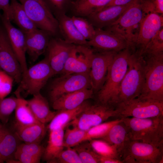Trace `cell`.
I'll list each match as a JSON object with an SVG mask.
<instances>
[{
	"mask_svg": "<svg viewBox=\"0 0 163 163\" xmlns=\"http://www.w3.org/2000/svg\"><path fill=\"white\" fill-rule=\"evenodd\" d=\"M14 157L20 163H40L41 158L17 150L15 154Z\"/></svg>",
	"mask_w": 163,
	"mask_h": 163,
	"instance_id": "cell-43",
	"label": "cell"
},
{
	"mask_svg": "<svg viewBox=\"0 0 163 163\" xmlns=\"http://www.w3.org/2000/svg\"><path fill=\"white\" fill-rule=\"evenodd\" d=\"M21 141L11 127L0 122V163L15 159V154Z\"/></svg>",
	"mask_w": 163,
	"mask_h": 163,
	"instance_id": "cell-20",
	"label": "cell"
},
{
	"mask_svg": "<svg viewBox=\"0 0 163 163\" xmlns=\"http://www.w3.org/2000/svg\"><path fill=\"white\" fill-rule=\"evenodd\" d=\"M111 0H76L72 2L75 14L88 17L106 6Z\"/></svg>",
	"mask_w": 163,
	"mask_h": 163,
	"instance_id": "cell-31",
	"label": "cell"
},
{
	"mask_svg": "<svg viewBox=\"0 0 163 163\" xmlns=\"http://www.w3.org/2000/svg\"><path fill=\"white\" fill-rule=\"evenodd\" d=\"M145 82L143 58L141 55L131 52L127 70L121 82L114 107L119 104L139 96L142 92Z\"/></svg>",
	"mask_w": 163,
	"mask_h": 163,
	"instance_id": "cell-2",
	"label": "cell"
},
{
	"mask_svg": "<svg viewBox=\"0 0 163 163\" xmlns=\"http://www.w3.org/2000/svg\"><path fill=\"white\" fill-rule=\"evenodd\" d=\"M132 0H111L109 3L103 8L111 6L124 5L130 3Z\"/></svg>",
	"mask_w": 163,
	"mask_h": 163,
	"instance_id": "cell-45",
	"label": "cell"
},
{
	"mask_svg": "<svg viewBox=\"0 0 163 163\" xmlns=\"http://www.w3.org/2000/svg\"><path fill=\"white\" fill-rule=\"evenodd\" d=\"M122 120V119L118 118L111 121L102 123L91 128L86 131L83 141L101 138L107 134L113 125Z\"/></svg>",
	"mask_w": 163,
	"mask_h": 163,
	"instance_id": "cell-35",
	"label": "cell"
},
{
	"mask_svg": "<svg viewBox=\"0 0 163 163\" xmlns=\"http://www.w3.org/2000/svg\"><path fill=\"white\" fill-rule=\"evenodd\" d=\"M145 82L139 96L163 102V53H143Z\"/></svg>",
	"mask_w": 163,
	"mask_h": 163,
	"instance_id": "cell-4",
	"label": "cell"
},
{
	"mask_svg": "<svg viewBox=\"0 0 163 163\" xmlns=\"http://www.w3.org/2000/svg\"><path fill=\"white\" fill-rule=\"evenodd\" d=\"M27 101L34 117L41 123L46 124L50 122L56 113L50 110L48 101L40 93L33 95Z\"/></svg>",
	"mask_w": 163,
	"mask_h": 163,
	"instance_id": "cell-26",
	"label": "cell"
},
{
	"mask_svg": "<svg viewBox=\"0 0 163 163\" xmlns=\"http://www.w3.org/2000/svg\"><path fill=\"white\" fill-rule=\"evenodd\" d=\"M17 101L16 97L0 98V122L2 124L8 123L11 114L14 111Z\"/></svg>",
	"mask_w": 163,
	"mask_h": 163,
	"instance_id": "cell-36",
	"label": "cell"
},
{
	"mask_svg": "<svg viewBox=\"0 0 163 163\" xmlns=\"http://www.w3.org/2000/svg\"><path fill=\"white\" fill-rule=\"evenodd\" d=\"M16 97L17 101L14 110L15 121L13 125L24 126L40 122L33 114L27 101L21 96Z\"/></svg>",
	"mask_w": 163,
	"mask_h": 163,
	"instance_id": "cell-30",
	"label": "cell"
},
{
	"mask_svg": "<svg viewBox=\"0 0 163 163\" xmlns=\"http://www.w3.org/2000/svg\"><path fill=\"white\" fill-rule=\"evenodd\" d=\"M54 75L46 56L43 59L28 68L22 76L14 92L15 96L34 95L40 93L47 81Z\"/></svg>",
	"mask_w": 163,
	"mask_h": 163,
	"instance_id": "cell-7",
	"label": "cell"
},
{
	"mask_svg": "<svg viewBox=\"0 0 163 163\" xmlns=\"http://www.w3.org/2000/svg\"><path fill=\"white\" fill-rule=\"evenodd\" d=\"M51 35L48 32L39 29L25 34L26 53L33 62L46 51Z\"/></svg>",
	"mask_w": 163,
	"mask_h": 163,
	"instance_id": "cell-19",
	"label": "cell"
},
{
	"mask_svg": "<svg viewBox=\"0 0 163 163\" xmlns=\"http://www.w3.org/2000/svg\"><path fill=\"white\" fill-rule=\"evenodd\" d=\"M116 117L144 118L163 116V102L140 96L117 105Z\"/></svg>",
	"mask_w": 163,
	"mask_h": 163,
	"instance_id": "cell-8",
	"label": "cell"
},
{
	"mask_svg": "<svg viewBox=\"0 0 163 163\" xmlns=\"http://www.w3.org/2000/svg\"><path fill=\"white\" fill-rule=\"evenodd\" d=\"M129 138L128 129L122 120L113 125L100 139L115 146L120 156L124 143Z\"/></svg>",
	"mask_w": 163,
	"mask_h": 163,
	"instance_id": "cell-29",
	"label": "cell"
},
{
	"mask_svg": "<svg viewBox=\"0 0 163 163\" xmlns=\"http://www.w3.org/2000/svg\"><path fill=\"white\" fill-rule=\"evenodd\" d=\"M131 139L156 145H163V116L144 118H122Z\"/></svg>",
	"mask_w": 163,
	"mask_h": 163,
	"instance_id": "cell-3",
	"label": "cell"
},
{
	"mask_svg": "<svg viewBox=\"0 0 163 163\" xmlns=\"http://www.w3.org/2000/svg\"><path fill=\"white\" fill-rule=\"evenodd\" d=\"M44 149L40 143H24L19 145L17 150L41 158Z\"/></svg>",
	"mask_w": 163,
	"mask_h": 163,
	"instance_id": "cell-41",
	"label": "cell"
},
{
	"mask_svg": "<svg viewBox=\"0 0 163 163\" xmlns=\"http://www.w3.org/2000/svg\"><path fill=\"white\" fill-rule=\"evenodd\" d=\"M9 20L15 24L24 34L38 29L17 0H10Z\"/></svg>",
	"mask_w": 163,
	"mask_h": 163,
	"instance_id": "cell-25",
	"label": "cell"
},
{
	"mask_svg": "<svg viewBox=\"0 0 163 163\" xmlns=\"http://www.w3.org/2000/svg\"><path fill=\"white\" fill-rule=\"evenodd\" d=\"M122 5L107 7L87 17L95 28H106L116 22L132 2Z\"/></svg>",
	"mask_w": 163,
	"mask_h": 163,
	"instance_id": "cell-21",
	"label": "cell"
},
{
	"mask_svg": "<svg viewBox=\"0 0 163 163\" xmlns=\"http://www.w3.org/2000/svg\"><path fill=\"white\" fill-rule=\"evenodd\" d=\"M163 14L154 12L145 14L136 40L130 50L141 55L148 43L163 28Z\"/></svg>",
	"mask_w": 163,
	"mask_h": 163,
	"instance_id": "cell-12",
	"label": "cell"
},
{
	"mask_svg": "<svg viewBox=\"0 0 163 163\" xmlns=\"http://www.w3.org/2000/svg\"><path fill=\"white\" fill-rule=\"evenodd\" d=\"M163 53V28H161L146 46L143 53ZM141 54V55H142Z\"/></svg>",
	"mask_w": 163,
	"mask_h": 163,
	"instance_id": "cell-39",
	"label": "cell"
},
{
	"mask_svg": "<svg viewBox=\"0 0 163 163\" xmlns=\"http://www.w3.org/2000/svg\"><path fill=\"white\" fill-rule=\"evenodd\" d=\"M59 29L66 42L75 45L88 46V41L78 31L71 17L62 13L57 15Z\"/></svg>",
	"mask_w": 163,
	"mask_h": 163,
	"instance_id": "cell-24",
	"label": "cell"
},
{
	"mask_svg": "<svg viewBox=\"0 0 163 163\" xmlns=\"http://www.w3.org/2000/svg\"><path fill=\"white\" fill-rule=\"evenodd\" d=\"M11 127L20 140L25 143H40L47 129L45 124L40 122L24 126L12 124Z\"/></svg>",
	"mask_w": 163,
	"mask_h": 163,
	"instance_id": "cell-23",
	"label": "cell"
},
{
	"mask_svg": "<svg viewBox=\"0 0 163 163\" xmlns=\"http://www.w3.org/2000/svg\"><path fill=\"white\" fill-rule=\"evenodd\" d=\"M123 163H163V145L128 139L120 155Z\"/></svg>",
	"mask_w": 163,
	"mask_h": 163,
	"instance_id": "cell-6",
	"label": "cell"
},
{
	"mask_svg": "<svg viewBox=\"0 0 163 163\" xmlns=\"http://www.w3.org/2000/svg\"><path fill=\"white\" fill-rule=\"evenodd\" d=\"M0 19L5 30L11 47L20 63L23 75L28 69L26 57L25 34L19 29L14 27L9 20L0 13Z\"/></svg>",
	"mask_w": 163,
	"mask_h": 163,
	"instance_id": "cell-18",
	"label": "cell"
},
{
	"mask_svg": "<svg viewBox=\"0 0 163 163\" xmlns=\"http://www.w3.org/2000/svg\"><path fill=\"white\" fill-rule=\"evenodd\" d=\"M94 51L89 75L91 88L95 94L103 85L109 67L117 53Z\"/></svg>",
	"mask_w": 163,
	"mask_h": 163,
	"instance_id": "cell-14",
	"label": "cell"
},
{
	"mask_svg": "<svg viewBox=\"0 0 163 163\" xmlns=\"http://www.w3.org/2000/svg\"><path fill=\"white\" fill-rule=\"evenodd\" d=\"M144 14L140 0H133L118 19L105 29L122 37L127 42V48L131 49L137 39Z\"/></svg>",
	"mask_w": 163,
	"mask_h": 163,
	"instance_id": "cell-5",
	"label": "cell"
},
{
	"mask_svg": "<svg viewBox=\"0 0 163 163\" xmlns=\"http://www.w3.org/2000/svg\"><path fill=\"white\" fill-rule=\"evenodd\" d=\"M75 45L60 38L50 39L46 56L54 75L61 74Z\"/></svg>",
	"mask_w": 163,
	"mask_h": 163,
	"instance_id": "cell-17",
	"label": "cell"
},
{
	"mask_svg": "<svg viewBox=\"0 0 163 163\" xmlns=\"http://www.w3.org/2000/svg\"><path fill=\"white\" fill-rule=\"evenodd\" d=\"M72 148L76 150L82 163H99V155L93 150L89 141H83Z\"/></svg>",
	"mask_w": 163,
	"mask_h": 163,
	"instance_id": "cell-34",
	"label": "cell"
},
{
	"mask_svg": "<svg viewBox=\"0 0 163 163\" xmlns=\"http://www.w3.org/2000/svg\"><path fill=\"white\" fill-rule=\"evenodd\" d=\"M64 129L61 128L50 131L47 144L42 156L47 162L55 158L65 148L63 144Z\"/></svg>",
	"mask_w": 163,
	"mask_h": 163,
	"instance_id": "cell-28",
	"label": "cell"
},
{
	"mask_svg": "<svg viewBox=\"0 0 163 163\" xmlns=\"http://www.w3.org/2000/svg\"><path fill=\"white\" fill-rule=\"evenodd\" d=\"M91 88H85L63 94L52 102L53 109L57 110L75 108L94 96Z\"/></svg>",
	"mask_w": 163,
	"mask_h": 163,
	"instance_id": "cell-22",
	"label": "cell"
},
{
	"mask_svg": "<svg viewBox=\"0 0 163 163\" xmlns=\"http://www.w3.org/2000/svg\"><path fill=\"white\" fill-rule=\"evenodd\" d=\"M85 88H91L89 73L61 74L51 83L50 98L52 102L63 94Z\"/></svg>",
	"mask_w": 163,
	"mask_h": 163,
	"instance_id": "cell-10",
	"label": "cell"
},
{
	"mask_svg": "<svg viewBox=\"0 0 163 163\" xmlns=\"http://www.w3.org/2000/svg\"><path fill=\"white\" fill-rule=\"evenodd\" d=\"M99 160V163H123L121 160L104 157L100 155Z\"/></svg>",
	"mask_w": 163,
	"mask_h": 163,
	"instance_id": "cell-46",
	"label": "cell"
},
{
	"mask_svg": "<svg viewBox=\"0 0 163 163\" xmlns=\"http://www.w3.org/2000/svg\"><path fill=\"white\" fill-rule=\"evenodd\" d=\"M0 10L2 11V15L9 20L10 13V0H0Z\"/></svg>",
	"mask_w": 163,
	"mask_h": 163,
	"instance_id": "cell-44",
	"label": "cell"
},
{
	"mask_svg": "<svg viewBox=\"0 0 163 163\" xmlns=\"http://www.w3.org/2000/svg\"><path fill=\"white\" fill-rule=\"evenodd\" d=\"M93 37L88 41V46L98 52H118L127 47L126 41L111 31L95 28Z\"/></svg>",
	"mask_w": 163,
	"mask_h": 163,
	"instance_id": "cell-15",
	"label": "cell"
},
{
	"mask_svg": "<svg viewBox=\"0 0 163 163\" xmlns=\"http://www.w3.org/2000/svg\"><path fill=\"white\" fill-rule=\"evenodd\" d=\"M156 12L159 14H163V0H156Z\"/></svg>",
	"mask_w": 163,
	"mask_h": 163,
	"instance_id": "cell-47",
	"label": "cell"
},
{
	"mask_svg": "<svg viewBox=\"0 0 163 163\" xmlns=\"http://www.w3.org/2000/svg\"><path fill=\"white\" fill-rule=\"evenodd\" d=\"M35 0L39 2L40 3H41L42 5H43L46 8H47L48 10L51 11L50 8H49V7L47 5V4L45 2L44 0Z\"/></svg>",
	"mask_w": 163,
	"mask_h": 163,
	"instance_id": "cell-48",
	"label": "cell"
},
{
	"mask_svg": "<svg viewBox=\"0 0 163 163\" xmlns=\"http://www.w3.org/2000/svg\"><path fill=\"white\" fill-rule=\"evenodd\" d=\"M0 67L14 81L20 83L22 76V69L2 24L0 25Z\"/></svg>",
	"mask_w": 163,
	"mask_h": 163,
	"instance_id": "cell-13",
	"label": "cell"
},
{
	"mask_svg": "<svg viewBox=\"0 0 163 163\" xmlns=\"http://www.w3.org/2000/svg\"><path fill=\"white\" fill-rule=\"evenodd\" d=\"M14 81L11 76L0 70V98L6 97L11 93Z\"/></svg>",
	"mask_w": 163,
	"mask_h": 163,
	"instance_id": "cell-40",
	"label": "cell"
},
{
	"mask_svg": "<svg viewBox=\"0 0 163 163\" xmlns=\"http://www.w3.org/2000/svg\"><path fill=\"white\" fill-rule=\"evenodd\" d=\"M71 18L78 31L87 41L93 37L95 34V28L88 20L75 16Z\"/></svg>",
	"mask_w": 163,
	"mask_h": 163,
	"instance_id": "cell-37",
	"label": "cell"
},
{
	"mask_svg": "<svg viewBox=\"0 0 163 163\" xmlns=\"http://www.w3.org/2000/svg\"><path fill=\"white\" fill-rule=\"evenodd\" d=\"M131 53L126 48L116 54L103 85L95 94L96 102L114 108L121 82L127 70Z\"/></svg>",
	"mask_w": 163,
	"mask_h": 163,
	"instance_id": "cell-1",
	"label": "cell"
},
{
	"mask_svg": "<svg viewBox=\"0 0 163 163\" xmlns=\"http://www.w3.org/2000/svg\"><path fill=\"white\" fill-rule=\"evenodd\" d=\"M115 108L96 102L90 104L85 109L68 125H72L84 130L104 122L109 118L116 117Z\"/></svg>",
	"mask_w": 163,
	"mask_h": 163,
	"instance_id": "cell-11",
	"label": "cell"
},
{
	"mask_svg": "<svg viewBox=\"0 0 163 163\" xmlns=\"http://www.w3.org/2000/svg\"><path fill=\"white\" fill-rule=\"evenodd\" d=\"M0 69H1L0 67Z\"/></svg>",
	"mask_w": 163,
	"mask_h": 163,
	"instance_id": "cell-49",
	"label": "cell"
},
{
	"mask_svg": "<svg viewBox=\"0 0 163 163\" xmlns=\"http://www.w3.org/2000/svg\"><path fill=\"white\" fill-rule=\"evenodd\" d=\"M1 122H0V123Z\"/></svg>",
	"mask_w": 163,
	"mask_h": 163,
	"instance_id": "cell-50",
	"label": "cell"
},
{
	"mask_svg": "<svg viewBox=\"0 0 163 163\" xmlns=\"http://www.w3.org/2000/svg\"><path fill=\"white\" fill-rule=\"evenodd\" d=\"M22 5L27 15L37 28L51 36L59 30L57 19L52 12L35 0H17Z\"/></svg>",
	"mask_w": 163,
	"mask_h": 163,
	"instance_id": "cell-9",
	"label": "cell"
},
{
	"mask_svg": "<svg viewBox=\"0 0 163 163\" xmlns=\"http://www.w3.org/2000/svg\"><path fill=\"white\" fill-rule=\"evenodd\" d=\"M89 141L93 150L100 156L121 160L114 145L100 139H93Z\"/></svg>",
	"mask_w": 163,
	"mask_h": 163,
	"instance_id": "cell-32",
	"label": "cell"
},
{
	"mask_svg": "<svg viewBox=\"0 0 163 163\" xmlns=\"http://www.w3.org/2000/svg\"><path fill=\"white\" fill-rule=\"evenodd\" d=\"M94 52L88 46L75 45L61 74L89 73Z\"/></svg>",
	"mask_w": 163,
	"mask_h": 163,
	"instance_id": "cell-16",
	"label": "cell"
},
{
	"mask_svg": "<svg viewBox=\"0 0 163 163\" xmlns=\"http://www.w3.org/2000/svg\"><path fill=\"white\" fill-rule=\"evenodd\" d=\"M90 104L86 101L78 107L72 109L58 110L47 126L49 131L65 129L72 120L78 116Z\"/></svg>",
	"mask_w": 163,
	"mask_h": 163,
	"instance_id": "cell-27",
	"label": "cell"
},
{
	"mask_svg": "<svg viewBox=\"0 0 163 163\" xmlns=\"http://www.w3.org/2000/svg\"><path fill=\"white\" fill-rule=\"evenodd\" d=\"M52 13V11L57 15L64 13L63 11L69 0H44Z\"/></svg>",
	"mask_w": 163,
	"mask_h": 163,
	"instance_id": "cell-42",
	"label": "cell"
},
{
	"mask_svg": "<svg viewBox=\"0 0 163 163\" xmlns=\"http://www.w3.org/2000/svg\"><path fill=\"white\" fill-rule=\"evenodd\" d=\"M70 128L68 126L65 128L63 136V144L65 148H72L83 142L86 131L77 127Z\"/></svg>",
	"mask_w": 163,
	"mask_h": 163,
	"instance_id": "cell-33",
	"label": "cell"
},
{
	"mask_svg": "<svg viewBox=\"0 0 163 163\" xmlns=\"http://www.w3.org/2000/svg\"><path fill=\"white\" fill-rule=\"evenodd\" d=\"M66 148L48 163H82L78 153L74 148Z\"/></svg>",
	"mask_w": 163,
	"mask_h": 163,
	"instance_id": "cell-38",
	"label": "cell"
}]
</instances>
